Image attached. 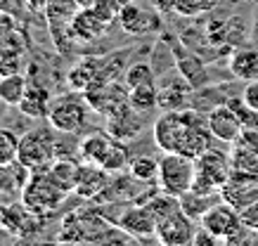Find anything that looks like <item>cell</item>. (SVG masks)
Wrapping results in <instances>:
<instances>
[{
  "label": "cell",
  "instance_id": "6da1fadb",
  "mask_svg": "<svg viewBox=\"0 0 258 246\" xmlns=\"http://www.w3.org/2000/svg\"><path fill=\"white\" fill-rule=\"evenodd\" d=\"M152 135L161 151L185 154L192 159H199L204 151L211 149V142L216 140L209 130L206 119H202V111L192 109V107L164 111L154 121Z\"/></svg>",
  "mask_w": 258,
  "mask_h": 246
},
{
  "label": "cell",
  "instance_id": "7a4b0ae2",
  "mask_svg": "<svg viewBox=\"0 0 258 246\" xmlns=\"http://www.w3.org/2000/svg\"><path fill=\"white\" fill-rule=\"evenodd\" d=\"M67 194L69 192H64L47 175V171H33L19 197H22V206L31 215H47L62 204Z\"/></svg>",
  "mask_w": 258,
  "mask_h": 246
},
{
  "label": "cell",
  "instance_id": "3957f363",
  "mask_svg": "<svg viewBox=\"0 0 258 246\" xmlns=\"http://www.w3.org/2000/svg\"><path fill=\"white\" fill-rule=\"evenodd\" d=\"M197 173V161L185 154H173L164 151V156L159 159V175H157V187L166 194L173 197H185L192 192Z\"/></svg>",
  "mask_w": 258,
  "mask_h": 246
},
{
  "label": "cell",
  "instance_id": "277c9868",
  "mask_svg": "<svg viewBox=\"0 0 258 246\" xmlns=\"http://www.w3.org/2000/svg\"><path fill=\"white\" fill-rule=\"evenodd\" d=\"M57 156L55 135L47 128H33L19 137V154L17 161L29 171H47Z\"/></svg>",
  "mask_w": 258,
  "mask_h": 246
},
{
  "label": "cell",
  "instance_id": "5b68a950",
  "mask_svg": "<svg viewBox=\"0 0 258 246\" xmlns=\"http://www.w3.org/2000/svg\"><path fill=\"white\" fill-rule=\"evenodd\" d=\"M195 161H197V173H195L192 192H197V194H220L223 185L232 175V161H230V156L209 149Z\"/></svg>",
  "mask_w": 258,
  "mask_h": 246
},
{
  "label": "cell",
  "instance_id": "8992f818",
  "mask_svg": "<svg viewBox=\"0 0 258 246\" xmlns=\"http://www.w3.org/2000/svg\"><path fill=\"white\" fill-rule=\"evenodd\" d=\"M88 111H93V109L88 107L83 93H76V90H74V95H64L52 102L50 114H47V121H50L52 130L71 135V133L83 130Z\"/></svg>",
  "mask_w": 258,
  "mask_h": 246
},
{
  "label": "cell",
  "instance_id": "52a82bcc",
  "mask_svg": "<svg viewBox=\"0 0 258 246\" xmlns=\"http://www.w3.org/2000/svg\"><path fill=\"white\" fill-rule=\"evenodd\" d=\"M202 227H206L225 244L239 241L242 232L246 230V225L242 222V213L235 206H230L227 201H218L216 206H211L202 215Z\"/></svg>",
  "mask_w": 258,
  "mask_h": 246
},
{
  "label": "cell",
  "instance_id": "ba28073f",
  "mask_svg": "<svg viewBox=\"0 0 258 246\" xmlns=\"http://www.w3.org/2000/svg\"><path fill=\"white\" fill-rule=\"evenodd\" d=\"M195 218H189L182 208L175 213L166 215L157 222V234L154 237L161 241L164 246H187L195 244V234H197Z\"/></svg>",
  "mask_w": 258,
  "mask_h": 246
},
{
  "label": "cell",
  "instance_id": "9c48e42d",
  "mask_svg": "<svg viewBox=\"0 0 258 246\" xmlns=\"http://www.w3.org/2000/svg\"><path fill=\"white\" fill-rule=\"evenodd\" d=\"M128 93H131V88L125 86V83L109 80V83H100V86L88 88L86 93H83V97H86L88 107L95 114L109 116L111 111H116L121 104L128 102Z\"/></svg>",
  "mask_w": 258,
  "mask_h": 246
},
{
  "label": "cell",
  "instance_id": "30bf717a",
  "mask_svg": "<svg viewBox=\"0 0 258 246\" xmlns=\"http://www.w3.org/2000/svg\"><path fill=\"white\" fill-rule=\"evenodd\" d=\"M142 128H145V114L135 109L131 102L121 104L116 111H111L104 123V130L121 142L135 140L142 133Z\"/></svg>",
  "mask_w": 258,
  "mask_h": 246
},
{
  "label": "cell",
  "instance_id": "8fae6325",
  "mask_svg": "<svg viewBox=\"0 0 258 246\" xmlns=\"http://www.w3.org/2000/svg\"><path fill=\"white\" fill-rule=\"evenodd\" d=\"M157 215L152 213L147 204L125 208L121 218L116 220V227L131 239H149L157 234Z\"/></svg>",
  "mask_w": 258,
  "mask_h": 246
},
{
  "label": "cell",
  "instance_id": "7c38bea8",
  "mask_svg": "<svg viewBox=\"0 0 258 246\" xmlns=\"http://www.w3.org/2000/svg\"><path fill=\"white\" fill-rule=\"evenodd\" d=\"M192 90L195 88L187 83V78L180 71L166 73L159 83V107L164 111L185 109L192 104Z\"/></svg>",
  "mask_w": 258,
  "mask_h": 246
},
{
  "label": "cell",
  "instance_id": "4fadbf2b",
  "mask_svg": "<svg viewBox=\"0 0 258 246\" xmlns=\"http://www.w3.org/2000/svg\"><path fill=\"white\" fill-rule=\"evenodd\" d=\"M206 123H209V130L213 133V137L220 140V142H227V144H235L244 130L237 111L227 102L213 107V109L206 114Z\"/></svg>",
  "mask_w": 258,
  "mask_h": 246
},
{
  "label": "cell",
  "instance_id": "5bb4252c",
  "mask_svg": "<svg viewBox=\"0 0 258 246\" xmlns=\"http://www.w3.org/2000/svg\"><path fill=\"white\" fill-rule=\"evenodd\" d=\"M220 197L230 206H235L237 211H244L246 206L258 201V178H251V175H242L232 171L230 180L220 190Z\"/></svg>",
  "mask_w": 258,
  "mask_h": 246
},
{
  "label": "cell",
  "instance_id": "9a60e30c",
  "mask_svg": "<svg viewBox=\"0 0 258 246\" xmlns=\"http://www.w3.org/2000/svg\"><path fill=\"white\" fill-rule=\"evenodd\" d=\"M118 24L125 33L131 36H142V33H149L159 29V17L154 10L145 8L140 3H125L121 15H118Z\"/></svg>",
  "mask_w": 258,
  "mask_h": 246
},
{
  "label": "cell",
  "instance_id": "2e32d148",
  "mask_svg": "<svg viewBox=\"0 0 258 246\" xmlns=\"http://www.w3.org/2000/svg\"><path fill=\"white\" fill-rule=\"evenodd\" d=\"M173 59H175V69L187 78V83L195 90L209 86V73H206V66H204V59L192 48L173 43Z\"/></svg>",
  "mask_w": 258,
  "mask_h": 246
},
{
  "label": "cell",
  "instance_id": "e0dca14e",
  "mask_svg": "<svg viewBox=\"0 0 258 246\" xmlns=\"http://www.w3.org/2000/svg\"><path fill=\"white\" fill-rule=\"evenodd\" d=\"M107 22L102 19L93 8H79L69 19V36L74 40L88 43V40H97L102 33L107 31Z\"/></svg>",
  "mask_w": 258,
  "mask_h": 246
},
{
  "label": "cell",
  "instance_id": "ac0fdd59",
  "mask_svg": "<svg viewBox=\"0 0 258 246\" xmlns=\"http://www.w3.org/2000/svg\"><path fill=\"white\" fill-rule=\"evenodd\" d=\"M114 142H116V137H111L107 130L90 133V135H86L79 144L81 159L86 161V163H93V166L102 168V163H104V159H107L109 149L114 147Z\"/></svg>",
  "mask_w": 258,
  "mask_h": 246
},
{
  "label": "cell",
  "instance_id": "d6986e66",
  "mask_svg": "<svg viewBox=\"0 0 258 246\" xmlns=\"http://www.w3.org/2000/svg\"><path fill=\"white\" fill-rule=\"evenodd\" d=\"M107 185H109L107 171L100 166H93V163H86V166H81V175L74 194H79L81 199H100L102 192L107 190Z\"/></svg>",
  "mask_w": 258,
  "mask_h": 246
},
{
  "label": "cell",
  "instance_id": "ffe728a7",
  "mask_svg": "<svg viewBox=\"0 0 258 246\" xmlns=\"http://www.w3.org/2000/svg\"><path fill=\"white\" fill-rule=\"evenodd\" d=\"M97 73H100V64L97 57H83L81 62H76L67 73V83L71 90L76 93H86L88 88L97 86Z\"/></svg>",
  "mask_w": 258,
  "mask_h": 246
},
{
  "label": "cell",
  "instance_id": "44dd1931",
  "mask_svg": "<svg viewBox=\"0 0 258 246\" xmlns=\"http://www.w3.org/2000/svg\"><path fill=\"white\" fill-rule=\"evenodd\" d=\"M230 73L237 80L258 78V50L256 48H237L230 55Z\"/></svg>",
  "mask_w": 258,
  "mask_h": 246
},
{
  "label": "cell",
  "instance_id": "7402d4cb",
  "mask_svg": "<svg viewBox=\"0 0 258 246\" xmlns=\"http://www.w3.org/2000/svg\"><path fill=\"white\" fill-rule=\"evenodd\" d=\"M50 107H52V102H50V93H47L45 88L29 86L26 95H24V100L19 102L17 109L22 111L26 119H47Z\"/></svg>",
  "mask_w": 258,
  "mask_h": 246
},
{
  "label": "cell",
  "instance_id": "603a6c76",
  "mask_svg": "<svg viewBox=\"0 0 258 246\" xmlns=\"http://www.w3.org/2000/svg\"><path fill=\"white\" fill-rule=\"evenodd\" d=\"M47 175H50L64 192H74L76 190V183H79L81 166L71 159H55L50 163V168H47Z\"/></svg>",
  "mask_w": 258,
  "mask_h": 246
},
{
  "label": "cell",
  "instance_id": "cb8c5ba5",
  "mask_svg": "<svg viewBox=\"0 0 258 246\" xmlns=\"http://www.w3.org/2000/svg\"><path fill=\"white\" fill-rule=\"evenodd\" d=\"M237 147L230 154V161H232V171L242 175H251V178H258V147H251V144L244 142H235Z\"/></svg>",
  "mask_w": 258,
  "mask_h": 246
},
{
  "label": "cell",
  "instance_id": "d4e9b609",
  "mask_svg": "<svg viewBox=\"0 0 258 246\" xmlns=\"http://www.w3.org/2000/svg\"><path fill=\"white\" fill-rule=\"evenodd\" d=\"M128 102L133 104L138 111L142 114H149L159 107V88L157 83H142V86L131 88L128 93Z\"/></svg>",
  "mask_w": 258,
  "mask_h": 246
},
{
  "label": "cell",
  "instance_id": "484cf974",
  "mask_svg": "<svg viewBox=\"0 0 258 246\" xmlns=\"http://www.w3.org/2000/svg\"><path fill=\"white\" fill-rule=\"evenodd\" d=\"M26 90H29V80L24 78L22 73L3 76L0 78V100L8 104V107H19V102L26 95Z\"/></svg>",
  "mask_w": 258,
  "mask_h": 246
},
{
  "label": "cell",
  "instance_id": "4316f807",
  "mask_svg": "<svg viewBox=\"0 0 258 246\" xmlns=\"http://www.w3.org/2000/svg\"><path fill=\"white\" fill-rule=\"evenodd\" d=\"M180 204H182V211L189 215V218H199L209 211L211 206L218 204V197L216 194H197V192H187L185 197H180Z\"/></svg>",
  "mask_w": 258,
  "mask_h": 246
},
{
  "label": "cell",
  "instance_id": "83f0119b",
  "mask_svg": "<svg viewBox=\"0 0 258 246\" xmlns=\"http://www.w3.org/2000/svg\"><path fill=\"white\" fill-rule=\"evenodd\" d=\"M223 0H173V12L180 17H199L216 10Z\"/></svg>",
  "mask_w": 258,
  "mask_h": 246
},
{
  "label": "cell",
  "instance_id": "f1b7e54d",
  "mask_svg": "<svg viewBox=\"0 0 258 246\" xmlns=\"http://www.w3.org/2000/svg\"><path fill=\"white\" fill-rule=\"evenodd\" d=\"M131 175L138 178L140 183H157L159 175V159H152V156H138V159L131 161Z\"/></svg>",
  "mask_w": 258,
  "mask_h": 246
},
{
  "label": "cell",
  "instance_id": "f546056e",
  "mask_svg": "<svg viewBox=\"0 0 258 246\" xmlns=\"http://www.w3.org/2000/svg\"><path fill=\"white\" fill-rule=\"evenodd\" d=\"M19 154V137L10 128H0V166L15 163Z\"/></svg>",
  "mask_w": 258,
  "mask_h": 246
},
{
  "label": "cell",
  "instance_id": "4dcf8cb0",
  "mask_svg": "<svg viewBox=\"0 0 258 246\" xmlns=\"http://www.w3.org/2000/svg\"><path fill=\"white\" fill-rule=\"evenodd\" d=\"M154 69L145 62H138L133 66H128L123 73V83L128 88H135V86H142V83H154Z\"/></svg>",
  "mask_w": 258,
  "mask_h": 246
},
{
  "label": "cell",
  "instance_id": "1f68e13d",
  "mask_svg": "<svg viewBox=\"0 0 258 246\" xmlns=\"http://www.w3.org/2000/svg\"><path fill=\"white\" fill-rule=\"evenodd\" d=\"M227 104H230V107L237 111V116H239V121H242L244 128H258V111L251 109V107L244 102L242 97H239V100L230 97V102H227Z\"/></svg>",
  "mask_w": 258,
  "mask_h": 246
},
{
  "label": "cell",
  "instance_id": "d6a6232c",
  "mask_svg": "<svg viewBox=\"0 0 258 246\" xmlns=\"http://www.w3.org/2000/svg\"><path fill=\"white\" fill-rule=\"evenodd\" d=\"M123 5H125L123 0H97L93 10L107 22V24H111V22H118V15H121Z\"/></svg>",
  "mask_w": 258,
  "mask_h": 246
},
{
  "label": "cell",
  "instance_id": "836d02e7",
  "mask_svg": "<svg viewBox=\"0 0 258 246\" xmlns=\"http://www.w3.org/2000/svg\"><path fill=\"white\" fill-rule=\"evenodd\" d=\"M22 73V55L17 52H0V76Z\"/></svg>",
  "mask_w": 258,
  "mask_h": 246
},
{
  "label": "cell",
  "instance_id": "e575fe53",
  "mask_svg": "<svg viewBox=\"0 0 258 246\" xmlns=\"http://www.w3.org/2000/svg\"><path fill=\"white\" fill-rule=\"evenodd\" d=\"M242 100L249 104L251 109L258 111V78L246 80V86H244V90H242Z\"/></svg>",
  "mask_w": 258,
  "mask_h": 246
},
{
  "label": "cell",
  "instance_id": "d590c367",
  "mask_svg": "<svg viewBox=\"0 0 258 246\" xmlns=\"http://www.w3.org/2000/svg\"><path fill=\"white\" fill-rule=\"evenodd\" d=\"M239 213H242V222L246 225V230L258 232V201L246 206L244 211H239Z\"/></svg>",
  "mask_w": 258,
  "mask_h": 246
},
{
  "label": "cell",
  "instance_id": "8d00e7d4",
  "mask_svg": "<svg viewBox=\"0 0 258 246\" xmlns=\"http://www.w3.org/2000/svg\"><path fill=\"white\" fill-rule=\"evenodd\" d=\"M195 244L197 246H204V244H223V241H220L216 234H211L206 227H199V230H197V234H195Z\"/></svg>",
  "mask_w": 258,
  "mask_h": 246
},
{
  "label": "cell",
  "instance_id": "74e56055",
  "mask_svg": "<svg viewBox=\"0 0 258 246\" xmlns=\"http://www.w3.org/2000/svg\"><path fill=\"white\" fill-rule=\"evenodd\" d=\"M22 10V0H0V12L5 15H17Z\"/></svg>",
  "mask_w": 258,
  "mask_h": 246
},
{
  "label": "cell",
  "instance_id": "f35d334b",
  "mask_svg": "<svg viewBox=\"0 0 258 246\" xmlns=\"http://www.w3.org/2000/svg\"><path fill=\"white\" fill-rule=\"evenodd\" d=\"M47 3H50V0H24V5L31 10V12H45Z\"/></svg>",
  "mask_w": 258,
  "mask_h": 246
},
{
  "label": "cell",
  "instance_id": "ab89813d",
  "mask_svg": "<svg viewBox=\"0 0 258 246\" xmlns=\"http://www.w3.org/2000/svg\"><path fill=\"white\" fill-rule=\"evenodd\" d=\"M249 38H251V43H256V45H258V10H256V15H253V22H251Z\"/></svg>",
  "mask_w": 258,
  "mask_h": 246
},
{
  "label": "cell",
  "instance_id": "60d3db41",
  "mask_svg": "<svg viewBox=\"0 0 258 246\" xmlns=\"http://www.w3.org/2000/svg\"><path fill=\"white\" fill-rule=\"evenodd\" d=\"M95 3H97V0H76L79 8H95Z\"/></svg>",
  "mask_w": 258,
  "mask_h": 246
},
{
  "label": "cell",
  "instance_id": "b9f144b4",
  "mask_svg": "<svg viewBox=\"0 0 258 246\" xmlns=\"http://www.w3.org/2000/svg\"><path fill=\"white\" fill-rule=\"evenodd\" d=\"M235 3H258V0H235Z\"/></svg>",
  "mask_w": 258,
  "mask_h": 246
},
{
  "label": "cell",
  "instance_id": "7bdbcfd3",
  "mask_svg": "<svg viewBox=\"0 0 258 246\" xmlns=\"http://www.w3.org/2000/svg\"><path fill=\"white\" fill-rule=\"evenodd\" d=\"M123 3H133V0H123Z\"/></svg>",
  "mask_w": 258,
  "mask_h": 246
},
{
  "label": "cell",
  "instance_id": "ee69618b",
  "mask_svg": "<svg viewBox=\"0 0 258 246\" xmlns=\"http://www.w3.org/2000/svg\"><path fill=\"white\" fill-rule=\"evenodd\" d=\"M0 194H3V190H0Z\"/></svg>",
  "mask_w": 258,
  "mask_h": 246
}]
</instances>
